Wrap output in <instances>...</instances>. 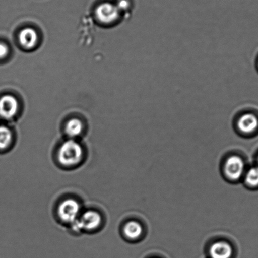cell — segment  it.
<instances>
[{"mask_svg": "<svg viewBox=\"0 0 258 258\" xmlns=\"http://www.w3.org/2000/svg\"><path fill=\"white\" fill-rule=\"evenodd\" d=\"M83 149L81 145L75 139H69L64 142L57 152V159L63 166L74 167L82 161Z\"/></svg>", "mask_w": 258, "mask_h": 258, "instance_id": "obj_1", "label": "cell"}, {"mask_svg": "<svg viewBox=\"0 0 258 258\" xmlns=\"http://www.w3.org/2000/svg\"><path fill=\"white\" fill-rule=\"evenodd\" d=\"M102 223V217L99 212L94 210H87L80 215L79 219L70 224L74 232H81L84 230H94L97 229Z\"/></svg>", "mask_w": 258, "mask_h": 258, "instance_id": "obj_2", "label": "cell"}, {"mask_svg": "<svg viewBox=\"0 0 258 258\" xmlns=\"http://www.w3.org/2000/svg\"><path fill=\"white\" fill-rule=\"evenodd\" d=\"M81 206L74 199H67L62 201L57 209L60 219L67 224H71L79 219L81 215Z\"/></svg>", "mask_w": 258, "mask_h": 258, "instance_id": "obj_3", "label": "cell"}, {"mask_svg": "<svg viewBox=\"0 0 258 258\" xmlns=\"http://www.w3.org/2000/svg\"><path fill=\"white\" fill-rule=\"evenodd\" d=\"M96 15L97 20L101 23L110 25L118 21L121 17V12L117 8L116 4L107 2L99 5L97 7Z\"/></svg>", "mask_w": 258, "mask_h": 258, "instance_id": "obj_4", "label": "cell"}, {"mask_svg": "<svg viewBox=\"0 0 258 258\" xmlns=\"http://www.w3.org/2000/svg\"><path fill=\"white\" fill-rule=\"evenodd\" d=\"M19 104L12 95H5L0 98V117L5 119H11L19 111Z\"/></svg>", "mask_w": 258, "mask_h": 258, "instance_id": "obj_5", "label": "cell"}, {"mask_svg": "<svg viewBox=\"0 0 258 258\" xmlns=\"http://www.w3.org/2000/svg\"><path fill=\"white\" fill-rule=\"evenodd\" d=\"M236 126L242 134H253L258 129V117L252 112H245L238 117Z\"/></svg>", "mask_w": 258, "mask_h": 258, "instance_id": "obj_6", "label": "cell"}, {"mask_svg": "<svg viewBox=\"0 0 258 258\" xmlns=\"http://www.w3.org/2000/svg\"><path fill=\"white\" fill-rule=\"evenodd\" d=\"M225 171L230 179L237 180L242 176L244 171V163L241 158L232 156L227 160Z\"/></svg>", "mask_w": 258, "mask_h": 258, "instance_id": "obj_7", "label": "cell"}, {"mask_svg": "<svg viewBox=\"0 0 258 258\" xmlns=\"http://www.w3.org/2000/svg\"><path fill=\"white\" fill-rule=\"evenodd\" d=\"M38 39L37 32L31 27L22 29L19 35L20 44L26 49L34 48L38 42Z\"/></svg>", "mask_w": 258, "mask_h": 258, "instance_id": "obj_8", "label": "cell"}, {"mask_svg": "<svg viewBox=\"0 0 258 258\" xmlns=\"http://www.w3.org/2000/svg\"><path fill=\"white\" fill-rule=\"evenodd\" d=\"M232 254L231 245L225 242L215 243L210 249L212 258H230Z\"/></svg>", "mask_w": 258, "mask_h": 258, "instance_id": "obj_9", "label": "cell"}, {"mask_svg": "<svg viewBox=\"0 0 258 258\" xmlns=\"http://www.w3.org/2000/svg\"><path fill=\"white\" fill-rule=\"evenodd\" d=\"M84 129L82 122L79 119L73 118L67 122L65 126V133L70 138L74 139L82 134Z\"/></svg>", "mask_w": 258, "mask_h": 258, "instance_id": "obj_10", "label": "cell"}, {"mask_svg": "<svg viewBox=\"0 0 258 258\" xmlns=\"http://www.w3.org/2000/svg\"><path fill=\"white\" fill-rule=\"evenodd\" d=\"M125 235L129 239H136L140 237L143 232L142 225L137 222H130L123 229Z\"/></svg>", "mask_w": 258, "mask_h": 258, "instance_id": "obj_11", "label": "cell"}, {"mask_svg": "<svg viewBox=\"0 0 258 258\" xmlns=\"http://www.w3.org/2000/svg\"><path fill=\"white\" fill-rule=\"evenodd\" d=\"M13 140V135L9 127L0 126V151L8 149Z\"/></svg>", "mask_w": 258, "mask_h": 258, "instance_id": "obj_12", "label": "cell"}, {"mask_svg": "<svg viewBox=\"0 0 258 258\" xmlns=\"http://www.w3.org/2000/svg\"><path fill=\"white\" fill-rule=\"evenodd\" d=\"M245 181L249 187H258V167H252L248 170L245 175Z\"/></svg>", "mask_w": 258, "mask_h": 258, "instance_id": "obj_13", "label": "cell"}, {"mask_svg": "<svg viewBox=\"0 0 258 258\" xmlns=\"http://www.w3.org/2000/svg\"><path fill=\"white\" fill-rule=\"evenodd\" d=\"M116 5L121 12L128 11L132 6L131 2L129 0H119Z\"/></svg>", "mask_w": 258, "mask_h": 258, "instance_id": "obj_14", "label": "cell"}, {"mask_svg": "<svg viewBox=\"0 0 258 258\" xmlns=\"http://www.w3.org/2000/svg\"><path fill=\"white\" fill-rule=\"evenodd\" d=\"M9 48L8 46L4 42H0V59H4L9 54Z\"/></svg>", "mask_w": 258, "mask_h": 258, "instance_id": "obj_15", "label": "cell"}]
</instances>
